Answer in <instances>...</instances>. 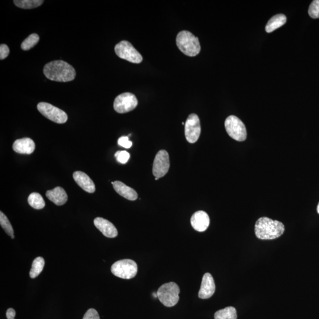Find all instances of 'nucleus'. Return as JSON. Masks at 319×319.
I'll list each match as a JSON object with an SVG mask.
<instances>
[{
    "label": "nucleus",
    "instance_id": "1",
    "mask_svg": "<svg viewBox=\"0 0 319 319\" xmlns=\"http://www.w3.org/2000/svg\"><path fill=\"white\" fill-rule=\"evenodd\" d=\"M44 75L53 81L67 82L75 79L76 72L72 66L63 60L47 63L43 70Z\"/></svg>",
    "mask_w": 319,
    "mask_h": 319
},
{
    "label": "nucleus",
    "instance_id": "2",
    "mask_svg": "<svg viewBox=\"0 0 319 319\" xmlns=\"http://www.w3.org/2000/svg\"><path fill=\"white\" fill-rule=\"evenodd\" d=\"M285 226L281 222L267 217L259 219L255 225L256 237L261 240H273L284 233Z\"/></svg>",
    "mask_w": 319,
    "mask_h": 319
},
{
    "label": "nucleus",
    "instance_id": "3",
    "mask_svg": "<svg viewBox=\"0 0 319 319\" xmlns=\"http://www.w3.org/2000/svg\"><path fill=\"white\" fill-rule=\"evenodd\" d=\"M176 44L183 54L189 57L197 56L201 49L198 38L188 31H182L177 34Z\"/></svg>",
    "mask_w": 319,
    "mask_h": 319
},
{
    "label": "nucleus",
    "instance_id": "4",
    "mask_svg": "<svg viewBox=\"0 0 319 319\" xmlns=\"http://www.w3.org/2000/svg\"><path fill=\"white\" fill-rule=\"evenodd\" d=\"M180 289L175 282L164 284L158 289L157 298L167 307H172L179 301Z\"/></svg>",
    "mask_w": 319,
    "mask_h": 319
},
{
    "label": "nucleus",
    "instance_id": "5",
    "mask_svg": "<svg viewBox=\"0 0 319 319\" xmlns=\"http://www.w3.org/2000/svg\"><path fill=\"white\" fill-rule=\"evenodd\" d=\"M138 267L134 261L130 259L119 260L111 267V272L115 276L123 279H130L136 276Z\"/></svg>",
    "mask_w": 319,
    "mask_h": 319
},
{
    "label": "nucleus",
    "instance_id": "6",
    "mask_svg": "<svg viewBox=\"0 0 319 319\" xmlns=\"http://www.w3.org/2000/svg\"><path fill=\"white\" fill-rule=\"evenodd\" d=\"M225 127L229 136L238 141H244L247 138L246 126L236 116L230 115L225 121Z\"/></svg>",
    "mask_w": 319,
    "mask_h": 319
},
{
    "label": "nucleus",
    "instance_id": "7",
    "mask_svg": "<svg viewBox=\"0 0 319 319\" xmlns=\"http://www.w3.org/2000/svg\"><path fill=\"white\" fill-rule=\"evenodd\" d=\"M115 52L121 59L131 63L139 64L143 61L140 53L127 41H122L116 45Z\"/></svg>",
    "mask_w": 319,
    "mask_h": 319
},
{
    "label": "nucleus",
    "instance_id": "8",
    "mask_svg": "<svg viewBox=\"0 0 319 319\" xmlns=\"http://www.w3.org/2000/svg\"><path fill=\"white\" fill-rule=\"evenodd\" d=\"M37 109L44 117L57 124L65 123L68 119V116L65 112L49 103H39Z\"/></svg>",
    "mask_w": 319,
    "mask_h": 319
},
{
    "label": "nucleus",
    "instance_id": "9",
    "mask_svg": "<svg viewBox=\"0 0 319 319\" xmlns=\"http://www.w3.org/2000/svg\"><path fill=\"white\" fill-rule=\"evenodd\" d=\"M138 105V100L133 93H122L115 99L114 108L118 113L125 114L134 110Z\"/></svg>",
    "mask_w": 319,
    "mask_h": 319
},
{
    "label": "nucleus",
    "instance_id": "10",
    "mask_svg": "<svg viewBox=\"0 0 319 319\" xmlns=\"http://www.w3.org/2000/svg\"><path fill=\"white\" fill-rule=\"evenodd\" d=\"M201 122L198 116L195 114L189 115L185 125V134L187 141L190 143H195L201 135Z\"/></svg>",
    "mask_w": 319,
    "mask_h": 319
},
{
    "label": "nucleus",
    "instance_id": "11",
    "mask_svg": "<svg viewBox=\"0 0 319 319\" xmlns=\"http://www.w3.org/2000/svg\"><path fill=\"white\" fill-rule=\"evenodd\" d=\"M170 168L169 153L162 150L156 154L153 166V174L154 177L161 178L165 176Z\"/></svg>",
    "mask_w": 319,
    "mask_h": 319
},
{
    "label": "nucleus",
    "instance_id": "12",
    "mask_svg": "<svg viewBox=\"0 0 319 319\" xmlns=\"http://www.w3.org/2000/svg\"><path fill=\"white\" fill-rule=\"evenodd\" d=\"M215 291L214 278L210 273H206L203 276L201 289L199 292V298L206 299L211 298Z\"/></svg>",
    "mask_w": 319,
    "mask_h": 319
},
{
    "label": "nucleus",
    "instance_id": "13",
    "mask_svg": "<svg viewBox=\"0 0 319 319\" xmlns=\"http://www.w3.org/2000/svg\"><path fill=\"white\" fill-rule=\"evenodd\" d=\"M192 226L196 231L204 232L207 230L210 223V219L207 213L199 211L194 213L191 219Z\"/></svg>",
    "mask_w": 319,
    "mask_h": 319
},
{
    "label": "nucleus",
    "instance_id": "14",
    "mask_svg": "<svg viewBox=\"0 0 319 319\" xmlns=\"http://www.w3.org/2000/svg\"><path fill=\"white\" fill-rule=\"evenodd\" d=\"M73 177L77 184L85 191L89 193L95 192L96 188L94 183L86 173L77 171L73 173Z\"/></svg>",
    "mask_w": 319,
    "mask_h": 319
},
{
    "label": "nucleus",
    "instance_id": "15",
    "mask_svg": "<svg viewBox=\"0 0 319 319\" xmlns=\"http://www.w3.org/2000/svg\"><path fill=\"white\" fill-rule=\"evenodd\" d=\"M94 225L106 237L115 238L118 235V231L114 225L104 218L101 217L95 218Z\"/></svg>",
    "mask_w": 319,
    "mask_h": 319
},
{
    "label": "nucleus",
    "instance_id": "16",
    "mask_svg": "<svg viewBox=\"0 0 319 319\" xmlns=\"http://www.w3.org/2000/svg\"><path fill=\"white\" fill-rule=\"evenodd\" d=\"M13 150L16 153L22 154H31L35 149V144L30 138H24L16 140L14 144Z\"/></svg>",
    "mask_w": 319,
    "mask_h": 319
},
{
    "label": "nucleus",
    "instance_id": "17",
    "mask_svg": "<svg viewBox=\"0 0 319 319\" xmlns=\"http://www.w3.org/2000/svg\"><path fill=\"white\" fill-rule=\"evenodd\" d=\"M46 196L50 201L58 206L65 204L68 199V196H67L66 191L59 186L56 187L52 190H50V191H47Z\"/></svg>",
    "mask_w": 319,
    "mask_h": 319
},
{
    "label": "nucleus",
    "instance_id": "18",
    "mask_svg": "<svg viewBox=\"0 0 319 319\" xmlns=\"http://www.w3.org/2000/svg\"><path fill=\"white\" fill-rule=\"evenodd\" d=\"M114 189L116 192L125 199L130 201H135L138 198V194L136 191L133 188L125 185L120 181L112 182Z\"/></svg>",
    "mask_w": 319,
    "mask_h": 319
},
{
    "label": "nucleus",
    "instance_id": "19",
    "mask_svg": "<svg viewBox=\"0 0 319 319\" xmlns=\"http://www.w3.org/2000/svg\"><path fill=\"white\" fill-rule=\"evenodd\" d=\"M286 17L283 14H277L270 19L266 26L267 33H270L283 26L286 22Z\"/></svg>",
    "mask_w": 319,
    "mask_h": 319
},
{
    "label": "nucleus",
    "instance_id": "20",
    "mask_svg": "<svg viewBox=\"0 0 319 319\" xmlns=\"http://www.w3.org/2000/svg\"><path fill=\"white\" fill-rule=\"evenodd\" d=\"M215 319H237V311L233 306L221 309L215 312Z\"/></svg>",
    "mask_w": 319,
    "mask_h": 319
},
{
    "label": "nucleus",
    "instance_id": "21",
    "mask_svg": "<svg viewBox=\"0 0 319 319\" xmlns=\"http://www.w3.org/2000/svg\"><path fill=\"white\" fill-rule=\"evenodd\" d=\"M43 0H14V2L17 7L30 9L40 7L43 4Z\"/></svg>",
    "mask_w": 319,
    "mask_h": 319
},
{
    "label": "nucleus",
    "instance_id": "22",
    "mask_svg": "<svg viewBox=\"0 0 319 319\" xmlns=\"http://www.w3.org/2000/svg\"><path fill=\"white\" fill-rule=\"evenodd\" d=\"M28 202L32 208L35 209H41L46 206V203H45L42 196L37 192L31 193L28 198Z\"/></svg>",
    "mask_w": 319,
    "mask_h": 319
},
{
    "label": "nucleus",
    "instance_id": "23",
    "mask_svg": "<svg viewBox=\"0 0 319 319\" xmlns=\"http://www.w3.org/2000/svg\"><path fill=\"white\" fill-rule=\"evenodd\" d=\"M45 265V261L43 257H38L35 259L32 264L30 272L31 278L34 279L42 272Z\"/></svg>",
    "mask_w": 319,
    "mask_h": 319
},
{
    "label": "nucleus",
    "instance_id": "24",
    "mask_svg": "<svg viewBox=\"0 0 319 319\" xmlns=\"http://www.w3.org/2000/svg\"><path fill=\"white\" fill-rule=\"evenodd\" d=\"M40 40V37L37 34H32L21 44V49L24 51L30 50L33 48Z\"/></svg>",
    "mask_w": 319,
    "mask_h": 319
},
{
    "label": "nucleus",
    "instance_id": "25",
    "mask_svg": "<svg viewBox=\"0 0 319 319\" xmlns=\"http://www.w3.org/2000/svg\"><path fill=\"white\" fill-rule=\"evenodd\" d=\"M0 224H1L2 228L4 229L6 233L11 236V237L13 236L14 233L13 228H12V225L7 216L2 211L0 212Z\"/></svg>",
    "mask_w": 319,
    "mask_h": 319
},
{
    "label": "nucleus",
    "instance_id": "26",
    "mask_svg": "<svg viewBox=\"0 0 319 319\" xmlns=\"http://www.w3.org/2000/svg\"><path fill=\"white\" fill-rule=\"evenodd\" d=\"M308 14L312 18H319V0H315L309 6Z\"/></svg>",
    "mask_w": 319,
    "mask_h": 319
},
{
    "label": "nucleus",
    "instance_id": "27",
    "mask_svg": "<svg viewBox=\"0 0 319 319\" xmlns=\"http://www.w3.org/2000/svg\"><path fill=\"white\" fill-rule=\"evenodd\" d=\"M117 162L121 164H126L130 158V153L126 151H118L115 154Z\"/></svg>",
    "mask_w": 319,
    "mask_h": 319
},
{
    "label": "nucleus",
    "instance_id": "28",
    "mask_svg": "<svg viewBox=\"0 0 319 319\" xmlns=\"http://www.w3.org/2000/svg\"><path fill=\"white\" fill-rule=\"evenodd\" d=\"M83 319H100L98 312L95 309H89L83 317Z\"/></svg>",
    "mask_w": 319,
    "mask_h": 319
},
{
    "label": "nucleus",
    "instance_id": "29",
    "mask_svg": "<svg viewBox=\"0 0 319 319\" xmlns=\"http://www.w3.org/2000/svg\"><path fill=\"white\" fill-rule=\"evenodd\" d=\"M118 144L120 146L125 148V149H130L132 147V142L129 140L128 137L122 136L119 138L118 140Z\"/></svg>",
    "mask_w": 319,
    "mask_h": 319
},
{
    "label": "nucleus",
    "instance_id": "30",
    "mask_svg": "<svg viewBox=\"0 0 319 319\" xmlns=\"http://www.w3.org/2000/svg\"><path fill=\"white\" fill-rule=\"evenodd\" d=\"M9 54V49L6 44H1L0 46V59L4 60Z\"/></svg>",
    "mask_w": 319,
    "mask_h": 319
},
{
    "label": "nucleus",
    "instance_id": "31",
    "mask_svg": "<svg viewBox=\"0 0 319 319\" xmlns=\"http://www.w3.org/2000/svg\"><path fill=\"white\" fill-rule=\"evenodd\" d=\"M16 315V312L13 308H9L6 313V316L8 319H14Z\"/></svg>",
    "mask_w": 319,
    "mask_h": 319
},
{
    "label": "nucleus",
    "instance_id": "32",
    "mask_svg": "<svg viewBox=\"0 0 319 319\" xmlns=\"http://www.w3.org/2000/svg\"><path fill=\"white\" fill-rule=\"evenodd\" d=\"M317 212H318V214H319V204H318V206H317Z\"/></svg>",
    "mask_w": 319,
    "mask_h": 319
},
{
    "label": "nucleus",
    "instance_id": "33",
    "mask_svg": "<svg viewBox=\"0 0 319 319\" xmlns=\"http://www.w3.org/2000/svg\"><path fill=\"white\" fill-rule=\"evenodd\" d=\"M14 237H14V235H13V236H12V237H11L12 239H14Z\"/></svg>",
    "mask_w": 319,
    "mask_h": 319
},
{
    "label": "nucleus",
    "instance_id": "34",
    "mask_svg": "<svg viewBox=\"0 0 319 319\" xmlns=\"http://www.w3.org/2000/svg\"><path fill=\"white\" fill-rule=\"evenodd\" d=\"M158 179H159V178H158V177H156L155 180H157Z\"/></svg>",
    "mask_w": 319,
    "mask_h": 319
},
{
    "label": "nucleus",
    "instance_id": "35",
    "mask_svg": "<svg viewBox=\"0 0 319 319\" xmlns=\"http://www.w3.org/2000/svg\"></svg>",
    "mask_w": 319,
    "mask_h": 319
}]
</instances>
